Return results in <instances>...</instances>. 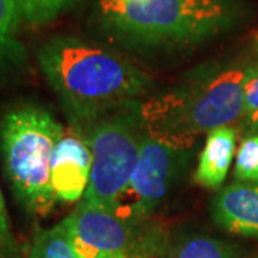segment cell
Listing matches in <instances>:
<instances>
[{"label":"cell","instance_id":"cell-11","mask_svg":"<svg viewBox=\"0 0 258 258\" xmlns=\"http://www.w3.org/2000/svg\"><path fill=\"white\" fill-rule=\"evenodd\" d=\"M22 22L15 0H0V74L26 60V50L18 37Z\"/></svg>","mask_w":258,"mask_h":258},{"label":"cell","instance_id":"cell-18","mask_svg":"<svg viewBox=\"0 0 258 258\" xmlns=\"http://www.w3.org/2000/svg\"><path fill=\"white\" fill-rule=\"evenodd\" d=\"M245 119L248 135H258V111L245 116Z\"/></svg>","mask_w":258,"mask_h":258},{"label":"cell","instance_id":"cell-12","mask_svg":"<svg viewBox=\"0 0 258 258\" xmlns=\"http://www.w3.org/2000/svg\"><path fill=\"white\" fill-rule=\"evenodd\" d=\"M28 258H78L64 222H59L46 230H37Z\"/></svg>","mask_w":258,"mask_h":258},{"label":"cell","instance_id":"cell-2","mask_svg":"<svg viewBox=\"0 0 258 258\" xmlns=\"http://www.w3.org/2000/svg\"><path fill=\"white\" fill-rule=\"evenodd\" d=\"M254 66H205L182 82L141 102L149 137L188 151L201 135L244 116V89Z\"/></svg>","mask_w":258,"mask_h":258},{"label":"cell","instance_id":"cell-10","mask_svg":"<svg viewBox=\"0 0 258 258\" xmlns=\"http://www.w3.org/2000/svg\"><path fill=\"white\" fill-rule=\"evenodd\" d=\"M235 139L237 132L231 126L214 129L207 135L195 172L197 184L218 188L224 182L234 157Z\"/></svg>","mask_w":258,"mask_h":258},{"label":"cell","instance_id":"cell-8","mask_svg":"<svg viewBox=\"0 0 258 258\" xmlns=\"http://www.w3.org/2000/svg\"><path fill=\"white\" fill-rule=\"evenodd\" d=\"M92 168V154L78 134L64 131L63 137L56 144L50 179L57 203H75L82 200L88 189Z\"/></svg>","mask_w":258,"mask_h":258},{"label":"cell","instance_id":"cell-14","mask_svg":"<svg viewBox=\"0 0 258 258\" xmlns=\"http://www.w3.org/2000/svg\"><path fill=\"white\" fill-rule=\"evenodd\" d=\"M171 258H237V251L228 242L198 235L179 244Z\"/></svg>","mask_w":258,"mask_h":258},{"label":"cell","instance_id":"cell-13","mask_svg":"<svg viewBox=\"0 0 258 258\" xmlns=\"http://www.w3.org/2000/svg\"><path fill=\"white\" fill-rule=\"evenodd\" d=\"M22 22L30 26H43L71 10L81 0H15Z\"/></svg>","mask_w":258,"mask_h":258},{"label":"cell","instance_id":"cell-7","mask_svg":"<svg viewBox=\"0 0 258 258\" xmlns=\"http://www.w3.org/2000/svg\"><path fill=\"white\" fill-rule=\"evenodd\" d=\"M185 152L145 134L135 169L115 214L128 220H147L174 182Z\"/></svg>","mask_w":258,"mask_h":258},{"label":"cell","instance_id":"cell-19","mask_svg":"<svg viewBox=\"0 0 258 258\" xmlns=\"http://www.w3.org/2000/svg\"><path fill=\"white\" fill-rule=\"evenodd\" d=\"M254 258H258V257H254Z\"/></svg>","mask_w":258,"mask_h":258},{"label":"cell","instance_id":"cell-15","mask_svg":"<svg viewBox=\"0 0 258 258\" xmlns=\"http://www.w3.org/2000/svg\"><path fill=\"white\" fill-rule=\"evenodd\" d=\"M234 174L238 181H258V135L242 139Z\"/></svg>","mask_w":258,"mask_h":258},{"label":"cell","instance_id":"cell-1","mask_svg":"<svg viewBox=\"0 0 258 258\" xmlns=\"http://www.w3.org/2000/svg\"><path fill=\"white\" fill-rule=\"evenodd\" d=\"M37 62L76 132L138 103L151 88L149 76L126 57L81 37L49 39Z\"/></svg>","mask_w":258,"mask_h":258},{"label":"cell","instance_id":"cell-9","mask_svg":"<svg viewBox=\"0 0 258 258\" xmlns=\"http://www.w3.org/2000/svg\"><path fill=\"white\" fill-rule=\"evenodd\" d=\"M212 215L224 230L258 237V181H238L225 186L212 201Z\"/></svg>","mask_w":258,"mask_h":258},{"label":"cell","instance_id":"cell-4","mask_svg":"<svg viewBox=\"0 0 258 258\" xmlns=\"http://www.w3.org/2000/svg\"><path fill=\"white\" fill-rule=\"evenodd\" d=\"M63 126L37 103H23L0 120V152L5 172L20 205L32 215L47 217L56 200L50 165Z\"/></svg>","mask_w":258,"mask_h":258},{"label":"cell","instance_id":"cell-17","mask_svg":"<svg viewBox=\"0 0 258 258\" xmlns=\"http://www.w3.org/2000/svg\"><path fill=\"white\" fill-rule=\"evenodd\" d=\"M258 111V66H254L244 89V116Z\"/></svg>","mask_w":258,"mask_h":258},{"label":"cell","instance_id":"cell-3","mask_svg":"<svg viewBox=\"0 0 258 258\" xmlns=\"http://www.w3.org/2000/svg\"><path fill=\"white\" fill-rule=\"evenodd\" d=\"M98 19L112 37L139 49L198 46L240 18L232 0H98Z\"/></svg>","mask_w":258,"mask_h":258},{"label":"cell","instance_id":"cell-5","mask_svg":"<svg viewBox=\"0 0 258 258\" xmlns=\"http://www.w3.org/2000/svg\"><path fill=\"white\" fill-rule=\"evenodd\" d=\"M76 134L92 154L91 178L82 201L115 212L147 134L141 118V102L108 113Z\"/></svg>","mask_w":258,"mask_h":258},{"label":"cell","instance_id":"cell-16","mask_svg":"<svg viewBox=\"0 0 258 258\" xmlns=\"http://www.w3.org/2000/svg\"><path fill=\"white\" fill-rule=\"evenodd\" d=\"M0 258H28L15 238L9 224L5 198L0 189Z\"/></svg>","mask_w":258,"mask_h":258},{"label":"cell","instance_id":"cell-6","mask_svg":"<svg viewBox=\"0 0 258 258\" xmlns=\"http://www.w3.org/2000/svg\"><path fill=\"white\" fill-rule=\"evenodd\" d=\"M78 258H157L164 231L82 201L63 220Z\"/></svg>","mask_w":258,"mask_h":258}]
</instances>
